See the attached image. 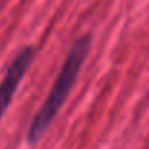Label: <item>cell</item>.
<instances>
[{
  "instance_id": "2",
  "label": "cell",
  "mask_w": 149,
  "mask_h": 149,
  "mask_svg": "<svg viewBox=\"0 0 149 149\" xmlns=\"http://www.w3.org/2000/svg\"><path fill=\"white\" fill-rule=\"evenodd\" d=\"M34 58L32 47H24L10 61L6 69V73L0 82V118L3 117L5 111L8 110L24 74L26 73L31 61Z\"/></svg>"
},
{
  "instance_id": "1",
  "label": "cell",
  "mask_w": 149,
  "mask_h": 149,
  "mask_svg": "<svg viewBox=\"0 0 149 149\" xmlns=\"http://www.w3.org/2000/svg\"><path fill=\"white\" fill-rule=\"evenodd\" d=\"M89 40H91L89 35H84L78 38L70 47L45 101L42 102V105L40 107V110L37 111L35 117L31 121V126L28 130L29 143H35L42 137V134L45 133V130L48 129V126L51 124V121L60 111L61 105L64 104L67 95L70 94L74 82H76L81 67L88 56Z\"/></svg>"
}]
</instances>
